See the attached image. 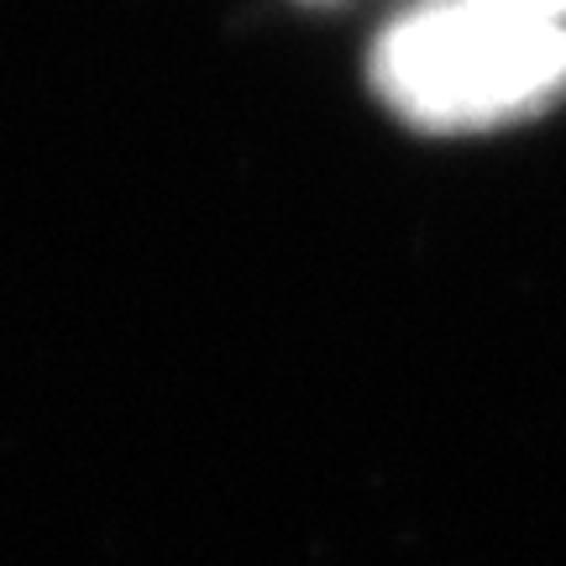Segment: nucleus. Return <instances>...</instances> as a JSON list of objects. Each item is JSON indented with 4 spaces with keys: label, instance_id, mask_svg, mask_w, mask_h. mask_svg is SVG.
<instances>
[{
    "label": "nucleus",
    "instance_id": "obj_1",
    "mask_svg": "<svg viewBox=\"0 0 566 566\" xmlns=\"http://www.w3.org/2000/svg\"><path fill=\"white\" fill-rule=\"evenodd\" d=\"M373 80L420 126H493L566 84V27L499 0H441L388 27Z\"/></svg>",
    "mask_w": 566,
    "mask_h": 566
},
{
    "label": "nucleus",
    "instance_id": "obj_2",
    "mask_svg": "<svg viewBox=\"0 0 566 566\" xmlns=\"http://www.w3.org/2000/svg\"><path fill=\"white\" fill-rule=\"evenodd\" d=\"M499 6H514V11H530V17H546V21L566 17V0H499Z\"/></svg>",
    "mask_w": 566,
    "mask_h": 566
}]
</instances>
